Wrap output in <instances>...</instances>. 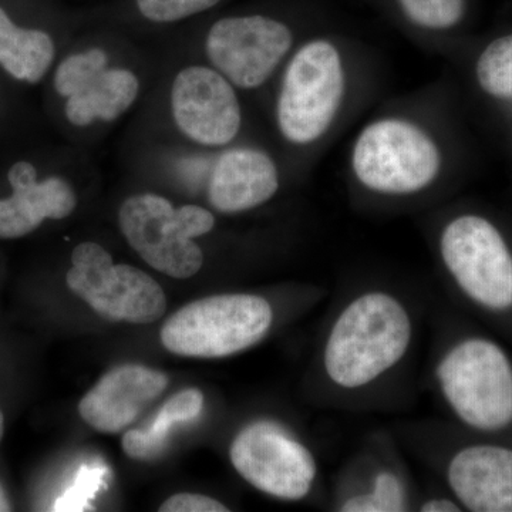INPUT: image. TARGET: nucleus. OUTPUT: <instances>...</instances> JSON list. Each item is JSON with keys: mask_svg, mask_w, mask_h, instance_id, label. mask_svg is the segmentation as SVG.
I'll return each instance as SVG.
<instances>
[{"mask_svg": "<svg viewBox=\"0 0 512 512\" xmlns=\"http://www.w3.org/2000/svg\"><path fill=\"white\" fill-rule=\"evenodd\" d=\"M446 481L461 507L473 512H512V450L473 444L448 458Z\"/></svg>", "mask_w": 512, "mask_h": 512, "instance_id": "obj_14", "label": "nucleus"}, {"mask_svg": "<svg viewBox=\"0 0 512 512\" xmlns=\"http://www.w3.org/2000/svg\"><path fill=\"white\" fill-rule=\"evenodd\" d=\"M168 384V376L151 367H114L83 397L80 416L100 433H119L157 400Z\"/></svg>", "mask_w": 512, "mask_h": 512, "instance_id": "obj_13", "label": "nucleus"}, {"mask_svg": "<svg viewBox=\"0 0 512 512\" xmlns=\"http://www.w3.org/2000/svg\"><path fill=\"white\" fill-rule=\"evenodd\" d=\"M161 512H227L229 508L208 495L175 494L160 507Z\"/></svg>", "mask_w": 512, "mask_h": 512, "instance_id": "obj_23", "label": "nucleus"}, {"mask_svg": "<svg viewBox=\"0 0 512 512\" xmlns=\"http://www.w3.org/2000/svg\"><path fill=\"white\" fill-rule=\"evenodd\" d=\"M293 43L291 29L266 16H232L215 22L205 39V53L229 82L254 90L274 74Z\"/></svg>", "mask_w": 512, "mask_h": 512, "instance_id": "obj_10", "label": "nucleus"}, {"mask_svg": "<svg viewBox=\"0 0 512 512\" xmlns=\"http://www.w3.org/2000/svg\"><path fill=\"white\" fill-rule=\"evenodd\" d=\"M357 181L382 195H413L439 177L441 156L433 138L406 120L375 121L363 128L353 147Z\"/></svg>", "mask_w": 512, "mask_h": 512, "instance_id": "obj_5", "label": "nucleus"}, {"mask_svg": "<svg viewBox=\"0 0 512 512\" xmlns=\"http://www.w3.org/2000/svg\"><path fill=\"white\" fill-rule=\"evenodd\" d=\"M343 93L338 47L322 39L303 45L288 64L279 92L276 119L282 136L296 146L318 141L335 120Z\"/></svg>", "mask_w": 512, "mask_h": 512, "instance_id": "obj_6", "label": "nucleus"}, {"mask_svg": "<svg viewBox=\"0 0 512 512\" xmlns=\"http://www.w3.org/2000/svg\"><path fill=\"white\" fill-rule=\"evenodd\" d=\"M119 224L128 245L151 268L175 279L197 275L204 265L194 239L215 227L211 211L200 205L175 208L167 198L138 194L121 204Z\"/></svg>", "mask_w": 512, "mask_h": 512, "instance_id": "obj_4", "label": "nucleus"}, {"mask_svg": "<svg viewBox=\"0 0 512 512\" xmlns=\"http://www.w3.org/2000/svg\"><path fill=\"white\" fill-rule=\"evenodd\" d=\"M3 430H5V420H3V414L0 412V440L3 437Z\"/></svg>", "mask_w": 512, "mask_h": 512, "instance_id": "obj_26", "label": "nucleus"}, {"mask_svg": "<svg viewBox=\"0 0 512 512\" xmlns=\"http://www.w3.org/2000/svg\"><path fill=\"white\" fill-rule=\"evenodd\" d=\"M409 19L421 28H453L464 13V0H399Z\"/></svg>", "mask_w": 512, "mask_h": 512, "instance_id": "obj_21", "label": "nucleus"}, {"mask_svg": "<svg viewBox=\"0 0 512 512\" xmlns=\"http://www.w3.org/2000/svg\"><path fill=\"white\" fill-rule=\"evenodd\" d=\"M55 59V43L46 32L16 26L0 8V64L23 82L42 80Z\"/></svg>", "mask_w": 512, "mask_h": 512, "instance_id": "obj_19", "label": "nucleus"}, {"mask_svg": "<svg viewBox=\"0 0 512 512\" xmlns=\"http://www.w3.org/2000/svg\"><path fill=\"white\" fill-rule=\"evenodd\" d=\"M412 508L410 485L399 467L376 464L365 476L348 484L336 497L335 510L342 512H402Z\"/></svg>", "mask_w": 512, "mask_h": 512, "instance_id": "obj_17", "label": "nucleus"}, {"mask_svg": "<svg viewBox=\"0 0 512 512\" xmlns=\"http://www.w3.org/2000/svg\"><path fill=\"white\" fill-rule=\"evenodd\" d=\"M143 18L154 23H174L214 8L221 0H136Z\"/></svg>", "mask_w": 512, "mask_h": 512, "instance_id": "obj_22", "label": "nucleus"}, {"mask_svg": "<svg viewBox=\"0 0 512 512\" xmlns=\"http://www.w3.org/2000/svg\"><path fill=\"white\" fill-rule=\"evenodd\" d=\"M235 471L256 490L282 501L305 500L319 480L311 447L276 420L251 421L229 447Z\"/></svg>", "mask_w": 512, "mask_h": 512, "instance_id": "obj_7", "label": "nucleus"}, {"mask_svg": "<svg viewBox=\"0 0 512 512\" xmlns=\"http://www.w3.org/2000/svg\"><path fill=\"white\" fill-rule=\"evenodd\" d=\"M481 89L497 99H512V35L494 40L477 62Z\"/></svg>", "mask_w": 512, "mask_h": 512, "instance_id": "obj_20", "label": "nucleus"}, {"mask_svg": "<svg viewBox=\"0 0 512 512\" xmlns=\"http://www.w3.org/2000/svg\"><path fill=\"white\" fill-rule=\"evenodd\" d=\"M171 113L183 136L204 147L227 146L241 130L235 86L214 67L195 64L178 72L171 87Z\"/></svg>", "mask_w": 512, "mask_h": 512, "instance_id": "obj_12", "label": "nucleus"}, {"mask_svg": "<svg viewBox=\"0 0 512 512\" xmlns=\"http://www.w3.org/2000/svg\"><path fill=\"white\" fill-rule=\"evenodd\" d=\"M66 284L94 312L114 322L148 325L167 311V298L156 279L113 256L96 242L74 248Z\"/></svg>", "mask_w": 512, "mask_h": 512, "instance_id": "obj_9", "label": "nucleus"}, {"mask_svg": "<svg viewBox=\"0 0 512 512\" xmlns=\"http://www.w3.org/2000/svg\"><path fill=\"white\" fill-rule=\"evenodd\" d=\"M413 339L407 303L386 289H367L352 296L330 323L320 369L333 389L362 392L402 365Z\"/></svg>", "mask_w": 512, "mask_h": 512, "instance_id": "obj_1", "label": "nucleus"}, {"mask_svg": "<svg viewBox=\"0 0 512 512\" xmlns=\"http://www.w3.org/2000/svg\"><path fill=\"white\" fill-rule=\"evenodd\" d=\"M204 394L198 389L175 393L164 403L156 419L146 429L128 430L121 446L128 457L150 461L160 457L170 441L175 426L198 419L204 412Z\"/></svg>", "mask_w": 512, "mask_h": 512, "instance_id": "obj_18", "label": "nucleus"}, {"mask_svg": "<svg viewBox=\"0 0 512 512\" xmlns=\"http://www.w3.org/2000/svg\"><path fill=\"white\" fill-rule=\"evenodd\" d=\"M2 511H10V504L6 494L3 493L2 487H0V512Z\"/></svg>", "mask_w": 512, "mask_h": 512, "instance_id": "obj_25", "label": "nucleus"}, {"mask_svg": "<svg viewBox=\"0 0 512 512\" xmlns=\"http://www.w3.org/2000/svg\"><path fill=\"white\" fill-rule=\"evenodd\" d=\"M274 320V308L264 296L221 293L175 312L160 338L174 355L222 359L254 348L271 332Z\"/></svg>", "mask_w": 512, "mask_h": 512, "instance_id": "obj_3", "label": "nucleus"}, {"mask_svg": "<svg viewBox=\"0 0 512 512\" xmlns=\"http://www.w3.org/2000/svg\"><path fill=\"white\" fill-rule=\"evenodd\" d=\"M434 383L450 412L471 429L493 433L512 424V363L493 340L466 338L434 365Z\"/></svg>", "mask_w": 512, "mask_h": 512, "instance_id": "obj_2", "label": "nucleus"}, {"mask_svg": "<svg viewBox=\"0 0 512 512\" xmlns=\"http://www.w3.org/2000/svg\"><path fill=\"white\" fill-rule=\"evenodd\" d=\"M12 197L0 200V238L25 237L45 220H63L77 207L72 185L60 177L39 183L36 168L28 161L9 171Z\"/></svg>", "mask_w": 512, "mask_h": 512, "instance_id": "obj_15", "label": "nucleus"}, {"mask_svg": "<svg viewBox=\"0 0 512 512\" xmlns=\"http://www.w3.org/2000/svg\"><path fill=\"white\" fill-rule=\"evenodd\" d=\"M417 510L421 512H458L461 511V505L457 503L456 498L430 497L421 501Z\"/></svg>", "mask_w": 512, "mask_h": 512, "instance_id": "obj_24", "label": "nucleus"}, {"mask_svg": "<svg viewBox=\"0 0 512 512\" xmlns=\"http://www.w3.org/2000/svg\"><path fill=\"white\" fill-rule=\"evenodd\" d=\"M448 275L471 302L488 311L512 308V254L503 235L478 215H460L440 235Z\"/></svg>", "mask_w": 512, "mask_h": 512, "instance_id": "obj_8", "label": "nucleus"}, {"mask_svg": "<svg viewBox=\"0 0 512 512\" xmlns=\"http://www.w3.org/2000/svg\"><path fill=\"white\" fill-rule=\"evenodd\" d=\"M109 62L107 53L94 47L67 56L57 67L55 89L66 99L64 114L74 127L110 123L137 100L140 82L136 74L110 67Z\"/></svg>", "mask_w": 512, "mask_h": 512, "instance_id": "obj_11", "label": "nucleus"}, {"mask_svg": "<svg viewBox=\"0 0 512 512\" xmlns=\"http://www.w3.org/2000/svg\"><path fill=\"white\" fill-rule=\"evenodd\" d=\"M279 190L275 161L256 148H232L218 158L208 200L221 214H241L271 201Z\"/></svg>", "mask_w": 512, "mask_h": 512, "instance_id": "obj_16", "label": "nucleus"}]
</instances>
